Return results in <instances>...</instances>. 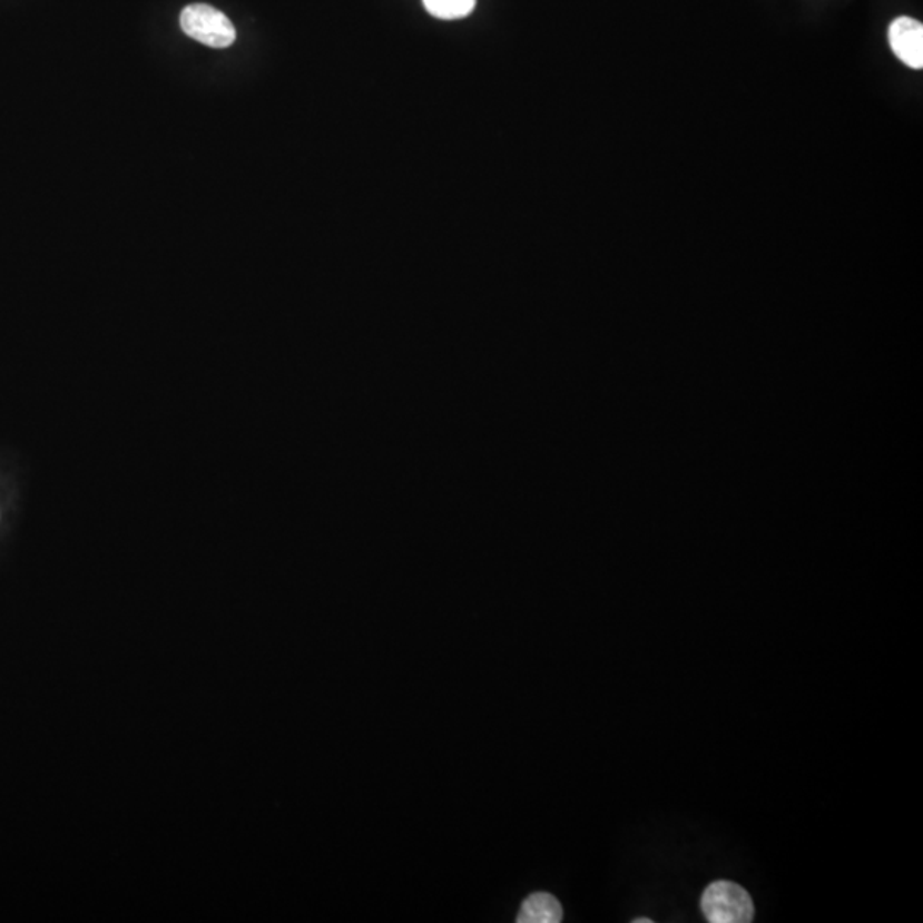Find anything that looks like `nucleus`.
Returning <instances> with one entry per match:
<instances>
[{"instance_id": "nucleus-1", "label": "nucleus", "mask_w": 923, "mask_h": 923, "mask_svg": "<svg viewBox=\"0 0 923 923\" xmlns=\"http://www.w3.org/2000/svg\"><path fill=\"white\" fill-rule=\"evenodd\" d=\"M701 912L711 923H749L755 920L753 897L739 884L715 881L701 896Z\"/></svg>"}, {"instance_id": "nucleus-2", "label": "nucleus", "mask_w": 923, "mask_h": 923, "mask_svg": "<svg viewBox=\"0 0 923 923\" xmlns=\"http://www.w3.org/2000/svg\"><path fill=\"white\" fill-rule=\"evenodd\" d=\"M180 27L192 40L210 48H228L236 40V30L228 16L213 6H187L180 14Z\"/></svg>"}, {"instance_id": "nucleus-3", "label": "nucleus", "mask_w": 923, "mask_h": 923, "mask_svg": "<svg viewBox=\"0 0 923 923\" xmlns=\"http://www.w3.org/2000/svg\"><path fill=\"white\" fill-rule=\"evenodd\" d=\"M890 45L894 56L912 69L923 67V24L913 18H897L891 22Z\"/></svg>"}, {"instance_id": "nucleus-4", "label": "nucleus", "mask_w": 923, "mask_h": 923, "mask_svg": "<svg viewBox=\"0 0 923 923\" xmlns=\"http://www.w3.org/2000/svg\"><path fill=\"white\" fill-rule=\"evenodd\" d=\"M563 920L561 903L549 893H533L523 902L517 922L560 923Z\"/></svg>"}, {"instance_id": "nucleus-5", "label": "nucleus", "mask_w": 923, "mask_h": 923, "mask_svg": "<svg viewBox=\"0 0 923 923\" xmlns=\"http://www.w3.org/2000/svg\"><path fill=\"white\" fill-rule=\"evenodd\" d=\"M424 8L431 16L439 19L468 18L475 8V0H423Z\"/></svg>"}, {"instance_id": "nucleus-6", "label": "nucleus", "mask_w": 923, "mask_h": 923, "mask_svg": "<svg viewBox=\"0 0 923 923\" xmlns=\"http://www.w3.org/2000/svg\"><path fill=\"white\" fill-rule=\"evenodd\" d=\"M634 922H635V923H651V922H654V920H650V919H637V920H634Z\"/></svg>"}]
</instances>
